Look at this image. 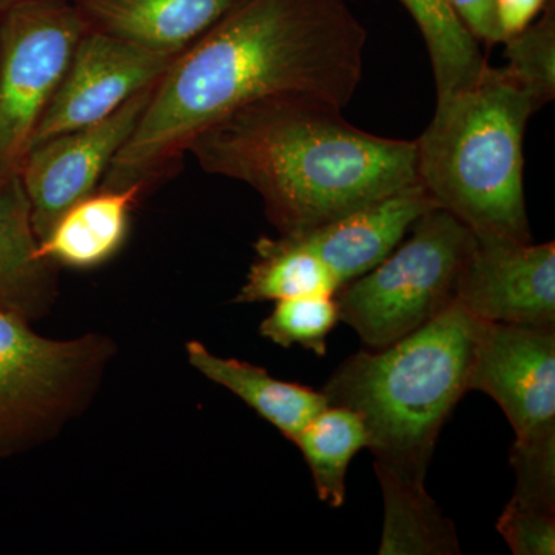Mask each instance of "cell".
Segmentation results:
<instances>
[{
    "label": "cell",
    "instance_id": "6da1fadb",
    "mask_svg": "<svg viewBox=\"0 0 555 555\" xmlns=\"http://www.w3.org/2000/svg\"><path fill=\"white\" fill-rule=\"evenodd\" d=\"M366 42L346 0H240L173 57L100 189H149L201 131L254 102L308 96L345 108Z\"/></svg>",
    "mask_w": 555,
    "mask_h": 555
},
{
    "label": "cell",
    "instance_id": "7a4b0ae2",
    "mask_svg": "<svg viewBox=\"0 0 555 555\" xmlns=\"http://www.w3.org/2000/svg\"><path fill=\"white\" fill-rule=\"evenodd\" d=\"M188 152L207 173L258 192L280 235L320 228L418 182L415 141L357 129L341 108L308 96L236 109Z\"/></svg>",
    "mask_w": 555,
    "mask_h": 555
},
{
    "label": "cell",
    "instance_id": "3957f363",
    "mask_svg": "<svg viewBox=\"0 0 555 555\" xmlns=\"http://www.w3.org/2000/svg\"><path fill=\"white\" fill-rule=\"evenodd\" d=\"M481 321L455 301L392 345L339 364L321 392L363 420L374 469L425 483L441 429L466 392Z\"/></svg>",
    "mask_w": 555,
    "mask_h": 555
},
{
    "label": "cell",
    "instance_id": "277c9868",
    "mask_svg": "<svg viewBox=\"0 0 555 555\" xmlns=\"http://www.w3.org/2000/svg\"><path fill=\"white\" fill-rule=\"evenodd\" d=\"M539 108L505 67L486 64L466 89L438 98L433 120L415 139L418 181L477 240L531 243L524 138Z\"/></svg>",
    "mask_w": 555,
    "mask_h": 555
},
{
    "label": "cell",
    "instance_id": "5b68a950",
    "mask_svg": "<svg viewBox=\"0 0 555 555\" xmlns=\"http://www.w3.org/2000/svg\"><path fill=\"white\" fill-rule=\"evenodd\" d=\"M411 236L367 273L339 288V321L371 349L406 337L456 301L476 236L440 207L423 215Z\"/></svg>",
    "mask_w": 555,
    "mask_h": 555
},
{
    "label": "cell",
    "instance_id": "8992f818",
    "mask_svg": "<svg viewBox=\"0 0 555 555\" xmlns=\"http://www.w3.org/2000/svg\"><path fill=\"white\" fill-rule=\"evenodd\" d=\"M89 30L75 0L25 2L0 13V171L20 173Z\"/></svg>",
    "mask_w": 555,
    "mask_h": 555
},
{
    "label": "cell",
    "instance_id": "52a82bcc",
    "mask_svg": "<svg viewBox=\"0 0 555 555\" xmlns=\"http://www.w3.org/2000/svg\"><path fill=\"white\" fill-rule=\"evenodd\" d=\"M105 356L101 339L43 338L0 309V452L67 414Z\"/></svg>",
    "mask_w": 555,
    "mask_h": 555
},
{
    "label": "cell",
    "instance_id": "ba28073f",
    "mask_svg": "<svg viewBox=\"0 0 555 555\" xmlns=\"http://www.w3.org/2000/svg\"><path fill=\"white\" fill-rule=\"evenodd\" d=\"M469 390L488 393L516 434L514 451H555V327L481 321Z\"/></svg>",
    "mask_w": 555,
    "mask_h": 555
},
{
    "label": "cell",
    "instance_id": "9c48e42d",
    "mask_svg": "<svg viewBox=\"0 0 555 555\" xmlns=\"http://www.w3.org/2000/svg\"><path fill=\"white\" fill-rule=\"evenodd\" d=\"M153 87L131 98L107 119L28 150L20 177L39 241L69 207L101 188L102 179L147 107Z\"/></svg>",
    "mask_w": 555,
    "mask_h": 555
},
{
    "label": "cell",
    "instance_id": "30bf717a",
    "mask_svg": "<svg viewBox=\"0 0 555 555\" xmlns=\"http://www.w3.org/2000/svg\"><path fill=\"white\" fill-rule=\"evenodd\" d=\"M173 57L90 28L36 127L31 147L107 119L131 98L155 86Z\"/></svg>",
    "mask_w": 555,
    "mask_h": 555
},
{
    "label": "cell",
    "instance_id": "8fae6325",
    "mask_svg": "<svg viewBox=\"0 0 555 555\" xmlns=\"http://www.w3.org/2000/svg\"><path fill=\"white\" fill-rule=\"evenodd\" d=\"M456 301L485 323L555 327V244L477 240Z\"/></svg>",
    "mask_w": 555,
    "mask_h": 555
},
{
    "label": "cell",
    "instance_id": "7c38bea8",
    "mask_svg": "<svg viewBox=\"0 0 555 555\" xmlns=\"http://www.w3.org/2000/svg\"><path fill=\"white\" fill-rule=\"evenodd\" d=\"M434 207H438L436 201L418 181L320 228L288 235L320 257L345 287L377 268Z\"/></svg>",
    "mask_w": 555,
    "mask_h": 555
},
{
    "label": "cell",
    "instance_id": "4fadbf2b",
    "mask_svg": "<svg viewBox=\"0 0 555 555\" xmlns=\"http://www.w3.org/2000/svg\"><path fill=\"white\" fill-rule=\"evenodd\" d=\"M240 0H75L90 28L177 56Z\"/></svg>",
    "mask_w": 555,
    "mask_h": 555
},
{
    "label": "cell",
    "instance_id": "5bb4252c",
    "mask_svg": "<svg viewBox=\"0 0 555 555\" xmlns=\"http://www.w3.org/2000/svg\"><path fill=\"white\" fill-rule=\"evenodd\" d=\"M53 262L39 257L20 173L0 171V309L30 321L53 297Z\"/></svg>",
    "mask_w": 555,
    "mask_h": 555
},
{
    "label": "cell",
    "instance_id": "9a60e30c",
    "mask_svg": "<svg viewBox=\"0 0 555 555\" xmlns=\"http://www.w3.org/2000/svg\"><path fill=\"white\" fill-rule=\"evenodd\" d=\"M188 357L199 374L235 393L292 443L328 404L312 387L281 382L246 361L215 356L203 343H188Z\"/></svg>",
    "mask_w": 555,
    "mask_h": 555
},
{
    "label": "cell",
    "instance_id": "2e32d148",
    "mask_svg": "<svg viewBox=\"0 0 555 555\" xmlns=\"http://www.w3.org/2000/svg\"><path fill=\"white\" fill-rule=\"evenodd\" d=\"M144 190L142 185L100 189L79 201L39 241V257L76 269L107 261L122 246L131 208Z\"/></svg>",
    "mask_w": 555,
    "mask_h": 555
},
{
    "label": "cell",
    "instance_id": "e0dca14e",
    "mask_svg": "<svg viewBox=\"0 0 555 555\" xmlns=\"http://www.w3.org/2000/svg\"><path fill=\"white\" fill-rule=\"evenodd\" d=\"M385 500L379 555L462 554L452 520L444 516L425 483L375 470Z\"/></svg>",
    "mask_w": 555,
    "mask_h": 555
},
{
    "label": "cell",
    "instance_id": "ac0fdd59",
    "mask_svg": "<svg viewBox=\"0 0 555 555\" xmlns=\"http://www.w3.org/2000/svg\"><path fill=\"white\" fill-rule=\"evenodd\" d=\"M255 248L257 259L248 270L236 302H276L308 295L335 297L341 288L320 257L294 236L261 238Z\"/></svg>",
    "mask_w": 555,
    "mask_h": 555
},
{
    "label": "cell",
    "instance_id": "d6986e66",
    "mask_svg": "<svg viewBox=\"0 0 555 555\" xmlns=\"http://www.w3.org/2000/svg\"><path fill=\"white\" fill-rule=\"evenodd\" d=\"M423 39L433 64L437 100L466 89L486 67L478 40L449 0H401Z\"/></svg>",
    "mask_w": 555,
    "mask_h": 555
},
{
    "label": "cell",
    "instance_id": "ffe728a7",
    "mask_svg": "<svg viewBox=\"0 0 555 555\" xmlns=\"http://www.w3.org/2000/svg\"><path fill=\"white\" fill-rule=\"evenodd\" d=\"M294 443L308 462L318 499L331 507H341L350 462L361 449H367L363 420L350 409L327 404Z\"/></svg>",
    "mask_w": 555,
    "mask_h": 555
},
{
    "label": "cell",
    "instance_id": "44dd1931",
    "mask_svg": "<svg viewBox=\"0 0 555 555\" xmlns=\"http://www.w3.org/2000/svg\"><path fill=\"white\" fill-rule=\"evenodd\" d=\"M339 321L337 299L308 295L276 301L259 326L262 337L281 347L301 346L318 357L327 353V337Z\"/></svg>",
    "mask_w": 555,
    "mask_h": 555
},
{
    "label": "cell",
    "instance_id": "7402d4cb",
    "mask_svg": "<svg viewBox=\"0 0 555 555\" xmlns=\"http://www.w3.org/2000/svg\"><path fill=\"white\" fill-rule=\"evenodd\" d=\"M506 69L518 80L537 104L555 96V5L547 0L542 17L505 40Z\"/></svg>",
    "mask_w": 555,
    "mask_h": 555
},
{
    "label": "cell",
    "instance_id": "603a6c76",
    "mask_svg": "<svg viewBox=\"0 0 555 555\" xmlns=\"http://www.w3.org/2000/svg\"><path fill=\"white\" fill-rule=\"evenodd\" d=\"M496 529L516 555L555 554V513L511 499Z\"/></svg>",
    "mask_w": 555,
    "mask_h": 555
},
{
    "label": "cell",
    "instance_id": "cb8c5ba5",
    "mask_svg": "<svg viewBox=\"0 0 555 555\" xmlns=\"http://www.w3.org/2000/svg\"><path fill=\"white\" fill-rule=\"evenodd\" d=\"M456 14L465 22L478 42L495 46L503 42V35L496 24L495 0H449Z\"/></svg>",
    "mask_w": 555,
    "mask_h": 555
},
{
    "label": "cell",
    "instance_id": "d4e9b609",
    "mask_svg": "<svg viewBox=\"0 0 555 555\" xmlns=\"http://www.w3.org/2000/svg\"><path fill=\"white\" fill-rule=\"evenodd\" d=\"M547 0H495V16L503 39L528 28L545 9ZM503 40V42H505Z\"/></svg>",
    "mask_w": 555,
    "mask_h": 555
},
{
    "label": "cell",
    "instance_id": "484cf974",
    "mask_svg": "<svg viewBox=\"0 0 555 555\" xmlns=\"http://www.w3.org/2000/svg\"><path fill=\"white\" fill-rule=\"evenodd\" d=\"M25 2H38V0H0V13L11 9V7L20 5V3Z\"/></svg>",
    "mask_w": 555,
    "mask_h": 555
}]
</instances>
